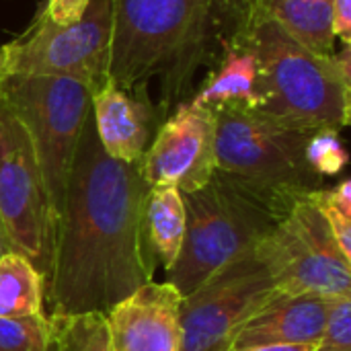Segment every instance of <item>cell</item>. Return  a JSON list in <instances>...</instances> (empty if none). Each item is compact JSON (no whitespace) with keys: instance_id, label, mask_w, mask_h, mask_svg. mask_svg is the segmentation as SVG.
<instances>
[{"instance_id":"1","label":"cell","mask_w":351,"mask_h":351,"mask_svg":"<svg viewBox=\"0 0 351 351\" xmlns=\"http://www.w3.org/2000/svg\"><path fill=\"white\" fill-rule=\"evenodd\" d=\"M150 185L111 158L86 119L58 218L47 298L51 317L103 313L152 282L142 212Z\"/></svg>"},{"instance_id":"2","label":"cell","mask_w":351,"mask_h":351,"mask_svg":"<svg viewBox=\"0 0 351 351\" xmlns=\"http://www.w3.org/2000/svg\"><path fill=\"white\" fill-rule=\"evenodd\" d=\"M181 195L185 237L175 265L167 271V284L187 296L212 274L253 251L290 214L304 191L218 169L204 187Z\"/></svg>"},{"instance_id":"3","label":"cell","mask_w":351,"mask_h":351,"mask_svg":"<svg viewBox=\"0 0 351 351\" xmlns=\"http://www.w3.org/2000/svg\"><path fill=\"white\" fill-rule=\"evenodd\" d=\"M239 39L253 51L263 86L261 115L300 132H339L350 123L351 76L333 53H317L251 10Z\"/></svg>"},{"instance_id":"4","label":"cell","mask_w":351,"mask_h":351,"mask_svg":"<svg viewBox=\"0 0 351 351\" xmlns=\"http://www.w3.org/2000/svg\"><path fill=\"white\" fill-rule=\"evenodd\" d=\"M0 101L27 130L60 218L76 144L90 117V90L70 78L10 74L0 86Z\"/></svg>"},{"instance_id":"5","label":"cell","mask_w":351,"mask_h":351,"mask_svg":"<svg viewBox=\"0 0 351 351\" xmlns=\"http://www.w3.org/2000/svg\"><path fill=\"white\" fill-rule=\"evenodd\" d=\"M212 0H113L107 80L138 88L202 35Z\"/></svg>"},{"instance_id":"6","label":"cell","mask_w":351,"mask_h":351,"mask_svg":"<svg viewBox=\"0 0 351 351\" xmlns=\"http://www.w3.org/2000/svg\"><path fill=\"white\" fill-rule=\"evenodd\" d=\"M212 111L220 171L304 193L323 187V177L308 167L304 156L308 132L286 128L239 103Z\"/></svg>"},{"instance_id":"7","label":"cell","mask_w":351,"mask_h":351,"mask_svg":"<svg viewBox=\"0 0 351 351\" xmlns=\"http://www.w3.org/2000/svg\"><path fill=\"white\" fill-rule=\"evenodd\" d=\"M253 253L280 292L351 296V261L341 255L311 191L298 197Z\"/></svg>"},{"instance_id":"8","label":"cell","mask_w":351,"mask_h":351,"mask_svg":"<svg viewBox=\"0 0 351 351\" xmlns=\"http://www.w3.org/2000/svg\"><path fill=\"white\" fill-rule=\"evenodd\" d=\"M0 220L12 253L27 257L45 278L51 269L58 218L31 138L0 101Z\"/></svg>"},{"instance_id":"9","label":"cell","mask_w":351,"mask_h":351,"mask_svg":"<svg viewBox=\"0 0 351 351\" xmlns=\"http://www.w3.org/2000/svg\"><path fill=\"white\" fill-rule=\"evenodd\" d=\"M111 29L113 0H90L82 16L68 25H58L41 12L23 37L4 45L8 70L70 78L93 93L107 82Z\"/></svg>"},{"instance_id":"10","label":"cell","mask_w":351,"mask_h":351,"mask_svg":"<svg viewBox=\"0 0 351 351\" xmlns=\"http://www.w3.org/2000/svg\"><path fill=\"white\" fill-rule=\"evenodd\" d=\"M276 292L253 251L212 274L181 300V351H232L245 321Z\"/></svg>"},{"instance_id":"11","label":"cell","mask_w":351,"mask_h":351,"mask_svg":"<svg viewBox=\"0 0 351 351\" xmlns=\"http://www.w3.org/2000/svg\"><path fill=\"white\" fill-rule=\"evenodd\" d=\"M138 169L150 187H175L181 193L204 187L218 171L214 111L181 105L158 128Z\"/></svg>"},{"instance_id":"12","label":"cell","mask_w":351,"mask_h":351,"mask_svg":"<svg viewBox=\"0 0 351 351\" xmlns=\"http://www.w3.org/2000/svg\"><path fill=\"white\" fill-rule=\"evenodd\" d=\"M181 300L171 284L148 282L105 317L113 351H181Z\"/></svg>"},{"instance_id":"13","label":"cell","mask_w":351,"mask_h":351,"mask_svg":"<svg viewBox=\"0 0 351 351\" xmlns=\"http://www.w3.org/2000/svg\"><path fill=\"white\" fill-rule=\"evenodd\" d=\"M327 304V296L276 290L239 329L232 351L286 343L317 346L325 325Z\"/></svg>"},{"instance_id":"14","label":"cell","mask_w":351,"mask_h":351,"mask_svg":"<svg viewBox=\"0 0 351 351\" xmlns=\"http://www.w3.org/2000/svg\"><path fill=\"white\" fill-rule=\"evenodd\" d=\"M90 117L99 144L111 158L128 165L140 162L152 130V107L146 101L107 80L90 93Z\"/></svg>"},{"instance_id":"15","label":"cell","mask_w":351,"mask_h":351,"mask_svg":"<svg viewBox=\"0 0 351 351\" xmlns=\"http://www.w3.org/2000/svg\"><path fill=\"white\" fill-rule=\"evenodd\" d=\"M263 101L261 72L253 51L237 37L226 49L220 68L210 76L206 86L193 97L191 105L197 107H220L239 103L249 109H259Z\"/></svg>"},{"instance_id":"16","label":"cell","mask_w":351,"mask_h":351,"mask_svg":"<svg viewBox=\"0 0 351 351\" xmlns=\"http://www.w3.org/2000/svg\"><path fill=\"white\" fill-rule=\"evenodd\" d=\"M333 0H255L253 12L280 25L290 37L317 53H333Z\"/></svg>"},{"instance_id":"17","label":"cell","mask_w":351,"mask_h":351,"mask_svg":"<svg viewBox=\"0 0 351 351\" xmlns=\"http://www.w3.org/2000/svg\"><path fill=\"white\" fill-rule=\"evenodd\" d=\"M144 241L152 257L169 271L183 247L185 206L183 195L175 187H150L142 212Z\"/></svg>"},{"instance_id":"18","label":"cell","mask_w":351,"mask_h":351,"mask_svg":"<svg viewBox=\"0 0 351 351\" xmlns=\"http://www.w3.org/2000/svg\"><path fill=\"white\" fill-rule=\"evenodd\" d=\"M45 278L19 253L0 259V319L41 317Z\"/></svg>"},{"instance_id":"19","label":"cell","mask_w":351,"mask_h":351,"mask_svg":"<svg viewBox=\"0 0 351 351\" xmlns=\"http://www.w3.org/2000/svg\"><path fill=\"white\" fill-rule=\"evenodd\" d=\"M49 321L53 329V351H113L103 313L49 317Z\"/></svg>"},{"instance_id":"20","label":"cell","mask_w":351,"mask_h":351,"mask_svg":"<svg viewBox=\"0 0 351 351\" xmlns=\"http://www.w3.org/2000/svg\"><path fill=\"white\" fill-rule=\"evenodd\" d=\"M0 351H53L51 321L45 315L0 319Z\"/></svg>"},{"instance_id":"21","label":"cell","mask_w":351,"mask_h":351,"mask_svg":"<svg viewBox=\"0 0 351 351\" xmlns=\"http://www.w3.org/2000/svg\"><path fill=\"white\" fill-rule=\"evenodd\" d=\"M304 156H306L308 167L319 177L339 175L350 160L348 150L339 138V132H333V130H321V132L311 134L306 148H304Z\"/></svg>"},{"instance_id":"22","label":"cell","mask_w":351,"mask_h":351,"mask_svg":"<svg viewBox=\"0 0 351 351\" xmlns=\"http://www.w3.org/2000/svg\"><path fill=\"white\" fill-rule=\"evenodd\" d=\"M315 351H351V296H333Z\"/></svg>"},{"instance_id":"23","label":"cell","mask_w":351,"mask_h":351,"mask_svg":"<svg viewBox=\"0 0 351 351\" xmlns=\"http://www.w3.org/2000/svg\"><path fill=\"white\" fill-rule=\"evenodd\" d=\"M321 189L311 191V197L317 204V208L321 210V214H323V218H325V222H327V226H329V230H331V234H333V239H335V243H337V247L341 251V255L348 261H351V216H346L335 206L325 202L323 195H321Z\"/></svg>"},{"instance_id":"24","label":"cell","mask_w":351,"mask_h":351,"mask_svg":"<svg viewBox=\"0 0 351 351\" xmlns=\"http://www.w3.org/2000/svg\"><path fill=\"white\" fill-rule=\"evenodd\" d=\"M90 0H47L43 12L58 25L74 23L82 16Z\"/></svg>"},{"instance_id":"25","label":"cell","mask_w":351,"mask_h":351,"mask_svg":"<svg viewBox=\"0 0 351 351\" xmlns=\"http://www.w3.org/2000/svg\"><path fill=\"white\" fill-rule=\"evenodd\" d=\"M331 31L335 37L350 45L351 41V0H333L331 6Z\"/></svg>"},{"instance_id":"26","label":"cell","mask_w":351,"mask_h":351,"mask_svg":"<svg viewBox=\"0 0 351 351\" xmlns=\"http://www.w3.org/2000/svg\"><path fill=\"white\" fill-rule=\"evenodd\" d=\"M315 348L317 346L313 343H286V346H263L247 351H315Z\"/></svg>"},{"instance_id":"27","label":"cell","mask_w":351,"mask_h":351,"mask_svg":"<svg viewBox=\"0 0 351 351\" xmlns=\"http://www.w3.org/2000/svg\"><path fill=\"white\" fill-rule=\"evenodd\" d=\"M10 76V70H8V56H6V47L0 45V86L2 82Z\"/></svg>"},{"instance_id":"28","label":"cell","mask_w":351,"mask_h":351,"mask_svg":"<svg viewBox=\"0 0 351 351\" xmlns=\"http://www.w3.org/2000/svg\"><path fill=\"white\" fill-rule=\"evenodd\" d=\"M10 251H12V247H10L8 234H6V230H4V224H2V220H0V259H2L6 253H10Z\"/></svg>"}]
</instances>
